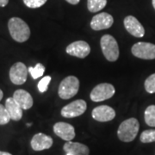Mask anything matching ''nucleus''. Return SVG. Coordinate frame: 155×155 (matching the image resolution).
Masks as SVG:
<instances>
[{
	"label": "nucleus",
	"instance_id": "obj_1",
	"mask_svg": "<svg viewBox=\"0 0 155 155\" xmlns=\"http://www.w3.org/2000/svg\"><path fill=\"white\" fill-rule=\"evenodd\" d=\"M8 28L11 37L17 42H24L30 36L28 25L19 17H12L9 20Z\"/></svg>",
	"mask_w": 155,
	"mask_h": 155
},
{
	"label": "nucleus",
	"instance_id": "obj_2",
	"mask_svg": "<svg viewBox=\"0 0 155 155\" xmlns=\"http://www.w3.org/2000/svg\"><path fill=\"white\" fill-rule=\"evenodd\" d=\"M140 129V124L137 119L129 118L121 123L118 127L117 135L123 142H130L133 141L137 136Z\"/></svg>",
	"mask_w": 155,
	"mask_h": 155
},
{
	"label": "nucleus",
	"instance_id": "obj_3",
	"mask_svg": "<svg viewBox=\"0 0 155 155\" xmlns=\"http://www.w3.org/2000/svg\"><path fill=\"white\" fill-rule=\"evenodd\" d=\"M104 55L109 61H117L119 57V47L116 40L110 35H104L100 41Z\"/></svg>",
	"mask_w": 155,
	"mask_h": 155
},
{
	"label": "nucleus",
	"instance_id": "obj_4",
	"mask_svg": "<svg viewBox=\"0 0 155 155\" xmlns=\"http://www.w3.org/2000/svg\"><path fill=\"white\" fill-rule=\"evenodd\" d=\"M79 89V80L74 76L65 78L60 84L58 93L62 99H70L77 94Z\"/></svg>",
	"mask_w": 155,
	"mask_h": 155
},
{
	"label": "nucleus",
	"instance_id": "obj_5",
	"mask_svg": "<svg viewBox=\"0 0 155 155\" xmlns=\"http://www.w3.org/2000/svg\"><path fill=\"white\" fill-rule=\"evenodd\" d=\"M115 93L116 89L112 84L103 83L95 86L90 94V97L93 102H102L111 98Z\"/></svg>",
	"mask_w": 155,
	"mask_h": 155
},
{
	"label": "nucleus",
	"instance_id": "obj_6",
	"mask_svg": "<svg viewBox=\"0 0 155 155\" xmlns=\"http://www.w3.org/2000/svg\"><path fill=\"white\" fill-rule=\"evenodd\" d=\"M134 55L142 60H154L155 45L149 42H137L131 48Z\"/></svg>",
	"mask_w": 155,
	"mask_h": 155
},
{
	"label": "nucleus",
	"instance_id": "obj_7",
	"mask_svg": "<svg viewBox=\"0 0 155 155\" xmlns=\"http://www.w3.org/2000/svg\"><path fill=\"white\" fill-rule=\"evenodd\" d=\"M87 108L86 103L82 99H78L70 103L61 110V116L66 118H73L81 116Z\"/></svg>",
	"mask_w": 155,
	"mask_h": 155
},
{
	"label": "nucleus",
	"instance_id": "obj_8",
	"mask_svg": "<svg viewBox=\"0 0 155 155\" xmlns=\"http://www.w3.org/2000/svg\"><path fill=\"white\" fill-rule=\"evenodd\" d=\"M28 69L22 62L15 63L10 70V78L14 84L21 85L27 80Z\"/></svg>",
	"mask_w": 155,
	"mask_h": 155
},
{
	"label": "nucleus",
	"instance_id": "obj_9",
	"mask_svg": "<svg viewBox=\"0 0 155 155\" xmlns=\"http://www.w3.org/2000/svg\"><path fill=\"white\" fill-rule=\"evenodd\" d=\"M66 52L70 55L84 59L91 53V47L84 41H77L68 45L66 48Z\"/></svg>",
	"mask_w": 155,
	"mask_h": 155
},
{
	"label": "nucleus",
	"instance_id": "obj_10",
	"mask_svg": "<svg viewBox=\"0 0 155 155\" xmlns=\"http://www.w3.org/2000/svg\"><path fill=\"white\" fill-rule=\"evenodd\" d=\"M114 23V18L106 12H101L93 17L91 22V27L93 30L99 31L103 29L110 28Z\"/></svg>",
	"mask_w": 155,
	"mask_h": 155
},
{
	"label": "nucleus",
	"instance_id": "obj_11",
	"mask_svg": "<svg viewBox=\"0 0 155 155\" xmlns=\"http://www.w3.org/2000/svg\"><path fill=\"white\" fill-rule=\"evenodd\" d=\"M124 27L127 29V31L130 35H132L134 37L140 38L143 37L145 35V28L142 24L139 22L136 17L133 16H127L125 17L124 21Z\"/></svg>",
	"mask_w": 155,
	"mask_h": 155
},
{
	"label": "nucleus",
	"instance_id": "obj_12",
	"mask_svg": "<svg viewBox=\"0 0 155 155\" xmlns=\"http://www.w3.org/2000/svg\"><path fill=\"white\" fill-rule=\"evenodd\" d=\"M91 116L93 117V119L97 122H109L115 118L116 111L113 108L108 105L97 106L92 110Z\"/></svg>",
	"mask_w": 155,
	"mask_h": 155
},
{
	"label": "nucleus",
	"instance_id": "obj_13",
	"mask_svg": "<svg viewBox=\"0 0 155 155\" xmlns=\"http://www.w3.org/2000/svg\"><path fill=\"white\" fill-rule=\"evenodd\" d=\"M54 132L60 138L67 141H71L75 137V129L73 126L67 122H57L54 126Z\"/></svg>",
	"mask_w": 155,
	"mask_h": 155
},
{
	"label": "nucleus",
	"instance_id": "obj_14",
	"mask_svg": "<svg viewBox=\"0 0 155 155\" xmlns=\"http://www.w3.org/2000/svg\"><path fill=\"white\" fill-rule=\"evenodd\" d=\"M53 139L42 133L35 134L31 140V147L35 151H42L50 148L53 145Z\"/></svg>",
	"mask_w": 155,
	"mask_h": 155
},
{
	"label": "nucleus",
	"instance_id": "obj_15",
	"mask_svg": "<svg viewBox=\"0 0 155 155\" xmlns=\"http://www.w3.org/2000/svg\"><path fill=\"white\" fill-rule=\"evenodd\" d=\"M13 98L22 107V110H28L33 106L34 102L32 96L24 90H17L13 94Z\"/></svg>",
	"mask_w": 155,
	"mask_h": 155
},
{
	"label": "nucleus",
	"instance_id": "obj_16",
	"mask_svg": "<svg viewBox=\"0 0 155 155\" xmlns=\"http://www.w3.org/2000/svg\"><path fill=\"white\" fill-rule=\"evenodd\" d=\"M5 108L8 113L10 114L11 120L13 121H20L22 117V109L18 104L16 100L12 97L7 98L5 101Z\"/></svg>",
	"mask_w": 155,
	"mask_h": 155
},
{
	"label": "nucleus",
	"instance_id": "obj_17",
	"mask_svg": "<svg viewBox=\"0 0 155 155\" xmlns=\"http://www.w3.org/2000/svg\"><path fill=\"white\" fill-rule=\"evenodd\" d=\"M63 149L66 153H69L73 155H89L90 153L88 147L79 142L67 141L64 145Z\"/></svg>",
	"mask_w": 155,
	"mask_h": 155
},
{
	"label": "nucleus",
	"instance_id": "obj_18",
	"mask_svg": "<svg viewBox=\"0 0 155 155\" xmlns=\"http://www.w3.org/2000/svg\"><path fill=\"white\" fill-rule=\"evenodd\" d=\"M106 5L107 0H87V8L92 13L102 11Z\"/></svg>",
	"mask_w": 155,
	"mask_h": 155
},
{
	"label": "nucleus",
	"instance_id": "obj_19",
	"mask_svg": "<svg viewBox=\"0 0 155 155\" xmlns=\"http://www.w3.org/2000/svg\"><path fill=\"white\" fill-rule=\"evenodd\" d=\"M145 122L150 127H155V105H150L146 109Z\"/></svg>",
	"mask_w": 155,
	"mask_h": 155
},
{
	"label": "nucleus",
	"instance_id": "obj_20",
	"mask_svg": "<svg viewBox=\"0 0 155 155\" xmlns=\"http://www.w3.org/2000/svg\"><path fill=\"white\" fill-rule=\"evenodd\" d=\"M28 72L34 79H37L39 78L42 77V75L44 74L45 67L42 64L38 63L35 67H28Z\"/></svg>",
	"mask_w": 155,
	"mask_h": 155
},
{
	"label": "nucleus",
	"instance_id": "obj_21",
	"mask_svg": "<svg viewBox=\"0 0 155 155\" xmlns=\"http://www.w3.org/2000/svg\"><path fill=\"white\" fill-rule=\"evenodd\" d=\"M140 140L142 143H150V142H155V129H148L143 131Z\"/></svg>",
	"mask_w": 155,
	"mask_h": 155
},
{
	"label": "nucleus",
	"instance_id": "obj_22",
	"mask_svg": "<svg viewBox=\"0 0 155 155\" xmlns=\"http://www.w3.org/2000/svg\"><path fill=\"white\" fill-rule=\"evenodd\" d=\"M145 89L150 94L155 93V73L150 75L149 77L146 79Z\"/></svg>",
	"mask_w": 155,
	"mask_h": 155
},
{
	"label": "nucleus",
	"instance_id": "obj_23",
	"mask_svg": "<svg viewBox=\"0 0 155 155\" xmlns=\"http://www.w3.org/2000/svg\"><path fill=\"white\" fill-rule=\"evenodd\" d=\"M11 120L5 106L0 104V125H5Z\"/></svg>",
	"mask_w": 155,
	"mask_h": 155
},
{
	"label": "nucleus",
	"instance_id": "obj_24",
	"mask_svg": "<svg viewBox=\"0 0 155 155\" xmlns=\"http://www.w3.org/2000/svg\"><path fill=\"white\" fill-rule=\"evenodd\" d=\"M50 81H51V77L50 76H46V77H43L40 81H39L38 85V90L41 93H44L48 91V84H49Z\"/></svg>",
	"mask_w": 155,
	"mask_h": 155
},
{
	"label": "nucleus",
	"instance_id": "obj_25",
	"mask_svg": "<svg viewBox=\"0 0 155 155\" xmlns=\"http://www.w3.org/2000/svg\"><path fill=\"white\" fill-rule=\"evenodd\" d=\"M48 0H23L24 5L31 9H36L44 5Z\"/></svg>",
	"mask_w": 155,
	"mask_h": 155
},
{
	"label": "nucleus",
	"instance_id": "obj_26",
	"mask_svg": "<svg viewBox=\"0 0 155 155\" xmlns=\"http://www.w3.org/2000/svg\"><path fill=\"white\" fill-rule=\"evenodd\" d=\"M9 0H0V7H5L8 5Z\"/></svg>",
	"mask_w": 155,
	"mask_h": 155
},
{
	"label": "nucleus",
	"instance_id": "obj_27",
	"mask_svg": "<svg viewBox=\"0 0 155 155\" xmlns=\"http://www.w3.org/2000/svg\"><path fill=\"white\" fill-rule=\"evenodd\" d=\"M66 1L68 2L69 4H71V5H78L80 0H66Z\"/></svg>",
	"mask_w": 155,
	"mask_h": 155
},
{
	"label": "nucleus",
	"instance_id": "obj_28",
	"mask_svg": "<svg viewBox=\"0 0 155 155\" xmlns=\"http://www.w3.org/2000/svg\"><path fill=\"white\" fill-rule=\"evenodd\" d=\"M0 155H12L10 153H7V152H2L0 151Z\"/></svg>",
	"mask_w": 155,
	"mask_h": 155
},
{
	"label": "nucleus",
	"instance_id": "obj_29",
	"mask_svg": "<svg viewBox=\"0 0 155 155\" xmlns=\"http://www.w3.org/2000/svg\"><path fill=\"white\" fill-rule=\"evenodd\" d=\"M3 97H4V93H3L2 90L0 89V101L2 100V98H3Z\"/></svg>",
	"mask_w": 155,
	"mask_h": 155
},
{
	"label": "nucleus",
	"instance_id": "obj_30",
	"mask_svg": "<svg viewBox=\"0 0 155 155\" xmlns=\"http://www.w3.org/2000/svg\"><path fill=\"white\" fill-rule=\"evenodd\" d=\"M152 3H153V8L155 9V0H153V1H152Z\"/></svg>",
	"mask_w": 155,
	"mask_h": 155
},
{
	"label": "nucleus",
	"instance_id": "obj_31",
	"mask_svg": "<svg viewBox=\"0 0 155 155\" xmlns=\"http://www.w3.org/2000/svg\"><path fill=\"white\" fill-rule=\"evenodd\" d=\"M27 126H28V127H30V126H31V123H27Z\"/></svg>",
	"mask_w": 155,
	"mask_h": 155
},
{
	"label": "nucleus",
	"instance_id": "obj_32",
	"mask_svg": "<svg viewBox=\"0 0 155 155\" xmlns=\"http://www.w3.org/2000/svg\"><path fill=\"white\" fill-rule=\"evenodd\" d=\"M67 155H73L72 153H67Z\"/></svg>",
	"mask_w": 155,
	"mask_h": 155
}]
</instances>
